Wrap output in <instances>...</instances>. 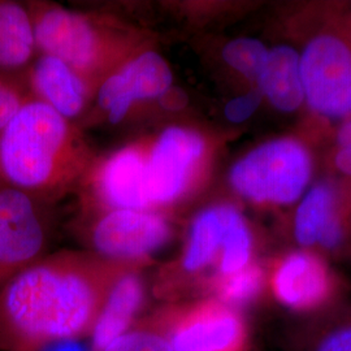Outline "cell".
<instances>
[{"label": "cell", "instance_id": "6da1fadb", "mask_svg": "<svg viewBox=\"0 0 351 351\" xmlns=\"http://www.w3.org/2000/svg\"><path fill=\"white\" fill-rule=\"evenodd\" d=\"M77 151L65 117L43 101H24L0 132V171L13 188L49 189L68 177Z\"/></svg>", "mask_w": 351, "mask_h": 351}, {"label": "cell", "instance_id": "7a4b0ae2", "mask_svg": "<svg viewBox=\"0 0 351 351\" xmlns=\"http://www.w3.org/2000/svg\"><path fill=\"white\" fill-rule=\"evenodd\" d=\"M95 303L88 277L68 268L38 265L13 278L4 310L13 326L34 339L66 337L86 326Z\"/></svg>", "mask_w": 351, "mask_h": 351}, {"label": "cell", "instance_id": "3957f363", "mask_svg": "<svg viewBox=\"0 0 351 351\" xmlns=\"http://www.w3.org/2000/svg\"><path fill=\"white\" fill-rule=\"evenodd\" d=\"M313 176V158L301 141L277 138L262 143L234 164L229 182L256 204L287 206L298 201Z\"/></svg>", "mask_w": 351, "mask_h": 351}, {"label": "cell", "instance_id": "277c9868", "mask_svg": "<svg viewBox=\"0 0 351 351\" xmlns=\"http://www.w3.org/2000/svg\"><path fill=\"white\" fill-rule=\"evenodd\" d=\"M304 101L322 117L351 116V42L324 32L311 38L302 51Z\"/></svg>", "mask_w": 351, "mask_h": 351}, {"label": "cell", "instance_id": "5b68a950", "mask_svg": "<svg viewBox=\"0 0 351 351\" xmlns=\"http://www.w3.org/2000/svg\"><path fill=\"white\" fill-rule=\"evenodd\" d=\"M38 49L60 59L85 81L110 64V38L86 16L49 8L33 19Z\"/></svg>", "mask_w": 351, "mask_h": 351}, {"label": "cell", "instance_id": "8992f818", "mask_svg": "<svg viewBox=\"0 0 351 351\" xmlns=\"http://www.w3.org/2000/svg\"><path fill=\"white\" fill-rule=\"evenodd\" d=\"M207 143L199 132L169 126L147 151V191L151 206L172 204L193 186L206 158Z\"/></svg>", "mask_w": 351, "mask_h": 351}, {"label": "cell", "instance_id": "52a82bcc", "mask_svg": "<svg viewBox=\"0 0 351 351\" xmlns=\"http://www.w3.org/2000/svg\"><path fill=\"white\" fill-rule=\"evenodd\" d=\"M172 71L162 55L145 51L108 75L98 91V104L110 123L124 120L136 101L162 98L171 90Z\"/></svg>", "mask_w": 351, "mask_h": 351}, {"label": "cell", "instance_id": "ba28073f", "mask_svg": "<svg viewBox=\"0 0 351 351\" xmlns=\"http://www.w3.org/2000/svg\"><path fill=\"white\" fill-rule=\"evenodd\" d=\"M171 228L160 215L145 210H113L94 230L97 249L114 258H141L160 249Z\"/></svg>", "mask_w": 351, "mask_h": 351}, {"label": "cell", "instance_id": "9c48e42d", "mask_svg": "<svg viewBox=\"0 0 351 351\" xmlns=\"http://www.w3.org/2000/svg\"><path fill=\"white\" fill-rule=\"evenodd\" d=\"M43 243V230L30 195L20 189L0 190V265L26 263Z\"/></svg>", "mask_w": 351, "mask_h": 351}, {"label": "cell", "instance_id": "30bf717a", "mask_svg": "<svg viewBox=\"0 0 351 351\" xmlns=\"http://www.w3.org/2000/svg\"><path fill=\"white\" fill-rule=\"evenodd\" d=\"M147 150L132 145L116 151L101 165L98 191L101 199L114 210H145L151 207L147 191Z\"/></svg>", "mask_w": 351, "mask_h": 351}, {"label": "cell", "instance_id": "8fae6325", "mask_svg": "<svg viewBox=\"0 0 351 351\" xmlns=\"http://www.w3.org/2000/svg\"><path fill=\"white\" fill-rule=\"evenodd\" d=\"M243 326L232 310L213 304L193 313L173 335V351H239Z\"/></svg>", "mask_w": 351, "mask_h": 351}, {"label": "cell", "instance_id": "7c38bea8", "mask_svg": "<svg viewBox=\"0 0 351 351\" xmlns=\"http://www.w3.org/2000/svg\"><path fill=\"white\" fill-rule=\"evenodd\" d=\"M277 300L294 310H308L329 294L330 278L324 263L314 254L298 251L289 254L277 265L274 275Z\"/></svg>", "mask_w": 351, "mask_h": 351}, {"label": "cell", "instance_id": "4fadbf2b", "mask_svg": "<svg viewBox=\"0 0 351 351\" xmlns=\"http://www.w3.org/2000/svg\"><path fill=\"white\" fill-rule=\"evenodd\" d=\"M294 234L304 247L320 245L324 249H335L341 243L343 226L337 194L330 184H317L303 197L295 213Z\"/></svg>", "mask_w": 351, "mask_h": 351}, {"label": "cell", "instance_id": "5bb4252c", "mask_svg": "<svg viewBox=\"0 0 351 351\" xmlns=\"http://www.w3.org/2000/svg\"><path fill=\"white\" fill-rule=\"evenodd\" d=\"M38 101L46 103L66 120L82 112L88 99L86 81L60 59L43 55L30 75Z\"/></svg>", "mask_w": 351, "mask_h": 351}, {"label": "cell", "instance_id": "9a60e30c", "mask_svg": "<svg viewBox=\"0 0 351 351\" xmlns=\"http://www.w3.org/2000/svg\"><path fill=\"white\" fill-rule=\"evenodd\" d=\"M300 60L293 47L276 46L268 51L255 81L261 95L281 112H294L304 103Z\"/></svg>", "mask_w": 351, "mask_h": 351}, {"label": "cell", "instance_id": "2e32d148", "mask_svg": "<svg viewBox=\"0 0 351 351\" xmlns=\"http://www.w3.org/2000/svg\"><path fill=\"white\" fill-rule=\"evenodd\" d=\"M236 207L232 204H217L203 210L194 219L190 230L188 249L184 267L190 272L207 267L223 250L226 232Z\"/></svg>", "mask_w": 351, "mask_h": 351}, {"label": "cell", "instance_id": "e0dca14e", "mask_svg": "<svg viewBox=\"0 0 351 351\" xmlns=\"http://www.w3.org/2000/svg\"><path fill=\"white\" fill-rule=\"evenodd\" d=\"M36 47L33 17L17 3L0 1V68L24 66Z\"/></svg>", "mask_w": 351, "mask_h": 351}, {"label": "cell", "instance_id": "ac0fdd59", "mask_svg": "<svg viewBox=\"0 0 351 351\" xmlns=\"http://www.w3.org/2000/svg\"><path fill=\"white\" fill-rule=\"evenodd\" d=\"M142 301L141 281L133 275L123 277L112 289L107 306L94 332V348L107 349L113 341L121 337Z\"/></svg>", "mask_w": 351, "mask_h": 351}, {"label": "cell", "instance_id": "d6986e66", "mask_svg": "<svg viewBox=\"0 0 351 351\" xmlns=\"http://www.w3.org/2000/svg\"><path fill=\"white\" fill-rule=\"evenodd\" d=\"M252 239L249 226L242 213L236 208L226 232V243L221 250L220 272L229 276L250 264Z\"/></svg>", "mask_w": 351, "mask_h": 351}, {"label": "cell", "instance_id": "ffe728a7", "mask_svg": "<svg viewBox=\"0 0 351 351\" xmlns=\"http://www.w3.org/2000/svg\"><path fill=\"white\" fill-rule=\"evenodd\" d=\"M268 51L265 45L255 38H237L226 43L223 49V59L239 75L256 81Z\"/></svg>", "mask_w": 351, "mask_h": 351}, {"label": "cell", "instance_id": "44dd1931", "mask_svg": "<svg viewBox=\"0 0 351 351\" xmlns=\"http://www.w3.org/2000/svg\"><path fill=\"white\" fill-rule=\"evenodd\" d=\"M263 271L255 264H249L239 272L223 276L219 282L220 297L230 304H246L255 300L263 288Z\"/></svg>", "mask_w": 351, "mask_h": 351}, {"label": "cell", "instance_id": "7402d4cb", "mask_svg": "<svg viewBox=\"0 0 351 351\" xmlns=\"http://www.w3.org/2000/svg\"><path fill=\"white\" fill-rule=\"evenodd\" d=\"M104 351H173L172 346L155 335L132 333L114 339Z\"/></svg>", "mask_w": 351, "mask_h": 351}, {"label": "cell", "instance_id": "603a6c76", "mask_svg": "<svg viewBox=\"0 0 351 351\" xmlns=\"http://www.w3.org/2000/svg\"><path fill=\"white\" fill-rule=\"evenodd\" d=\"M262 98L263 97L256 90V91H249L246 94H242L237 98L232 99L226 104L224 110L226 120L236 124L246 121L258 110Z\"/></svg>", "mask_w": 351, "mask_h": 351}, {"label": "cell", "instance_id": "cb8c5ba5", "mask_svg": "<svg viewBox=\"0 0 351 351\" xmlns=\"http://www.w3.org/2000/svg\"><path fill=\"white\" fill-rule=\"evenodd\" d=\"M23 103L19 93L0 80V132L12 120Z\"/></svg>", "mask_w": 351, "mask_h": 351}, {"label": "cell", "instance_id": "d4e9b609", "mask_svg": "<svg viewBox=\"0 0 351 351\" xmlns=\"http://www.w3.org/2000/svg\"><path fill=\"white\" fill-rule=\"evenodd\" d=\"M335 163L345 175L351 176V119L345 121L337 133Z\"/></svg>", "mask_w": 351, "mask_h": 351}, {"label": "cell", "instance_id": "484cf974", "mask_svg": "<svg viewBox=\"0 0 351 351\" xmlns=\"http://www.w3.org/2000/svg\"><path fill=\"white\" fill-rule=\"evenodd\" d=\"M317 351H351V326L339 328L328 335Z\"/></svg>", "mask_w": 351, "mask_h": 351}, {"label": "cell", "instance_id": "4316f807", "mask_svg": "<svg viewBox=\"0 0 351 351\" xmlns=\"http://www.w3.org/2000/svg\"><path fill=\"white\" fill-rule=\"evenodd\" d=\"M46 351H86L80 343L75 341H63L56 345H53L50 349Z\"/></svg>", "mask_w": 351, "mask_h": 351}]
</instances>
